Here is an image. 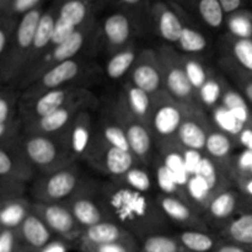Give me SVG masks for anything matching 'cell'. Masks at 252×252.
Instances as JSON below:
<instances>
[{
    "mask_svg": "<svg viewBox=\"0 0 252 252\" xmlns=\"http://www.w3.org/2000/svg\"><path fill=\"white\" fill-rule=\"evenodd\" d=\"M100 199L110 220L129 230L140 241L165 234L170 220L149 193L134 191L115 181L100 186Z\"/></svg>",
    "mask_w": 252,
    "mask_h": 252,
    "instance_id": "1",
    "label": "cell"
},
{
    "mask_svg": "<svg viewBox=\"0 0 252 252\" xmlns=\"http://www.w3.org/2000/svg\"><path fill=\"white\" fill-rule=\"evenodd\" d=\"M22 147L36 170L42 175H49L76 164L65 135H46L25 133Z\"/></svg>",
    "mask_w": 252,
    "mask_h": 252,
    "instance_id": "2",
    "label": "cell"
},
{
    "mask_svg": "<svg viewBox=\"0 0 252 252\" xmlns=\"http://www.w3.org/2000/svg\"><path fill=\"white\" fill-rule=\"evenodd\" d=\"M98 31H100V27H98L95 17H93L85 25L79 27L66 41L62 42L58 46L52 47L36 64L27 69L19 80L20 88L25 90L56 65L69 61V59L78 58L84 47L95 38Z\"/></svg>",
    "mask_w": 252,
    "mask_h": 252,
    "instance_id": "3",
    "label": "cell"
},
{
    "mask_svg": "<svg viewBox=\"0 0 252 252\" xmlns=\"http://www.w3.org/2000/svg\"><path fill=\"white\" fill-rule=\"evenodd\" d=\"M43 12V7L38 6L20 17L11 49L6 58L0 62V79L2 85H11L15 81L19 83L26 69L37 27Z\"/></svg>",
    "mask_w": 252,
    "mask_h": 252,
    "instance_id": "4",
    "label": "cell"
},
{
    "mask_svg": "<svg viewBox=\"0 0 252 252\" xmlns=\"http://www.w3.org/2000/svg\"><path fill=\"white\" fill-rule=\"evenodd\" d=\"M192 106L177 101L165 89L153 95L150 130L158 147L176 140L177 132Z\"/></svg>",
    "mask_w": 252,
    "mask_h": 252,
    "instance_id": "5",
    "label": "cell"
},
{
    "mask_svg": "<svg viewBox=\"0 0 252 252\" xmlns=\"http://www.w3.org/2000/svg\"><path fill=\"white\" fill-rule=\"evenodd\" d=\"M78 167L71 166L62 169L49 175H42L30 187V193L34 202L44 203H64L76 193L88 182Z\"/></svg>",
    "mask_w": 252,
    "mask_h": 252,
    "instance_id": "6",
    "label": "cell"
},
{
    "mask_svg": "<svg viewBox=\"0 0 252 252\" xmlns=\"http://www.w3.org/2000/svg\"><path fill=\"white\" fill-rule=\"evenodd\" d=\"M108 112L125 130L130 152L137 158L139 164H149L152 159L153 144L155 143L150 128L133 115L121 95H118L117 98L111 103Z\"/></svg>",
    "mask_w": 252,
    "mask_h": 252,
    "instance_id": "7",
    "label": "cell"
},
{
    "mask_svg": "<svg viewBox=\"0 0 252 252\" xmlns=\"http://www.w3.org/2000/svg\"><path fill=\"white\" fill-rule=\"evenodd\" d=\"M161 63L164 88L170 95L180 102L187 105H198L197 91L189 83L181 59V52L176 51L171 44H161L157 49Z\"/></svg>",
    "mask_w": 252,
    "mask_h": 252,
    "instance_id": "8",
    "label": "cell"
},
{
    "mask_svg": "<svg viewBox=\"0 0 252 252\" xmlns=\"http://www.w3.org/2000/svg\"><path fill=\"white\" fill-rule=\"evenodd\" d=\"M83 160L95 170L110 176L112 181L122 177L126 172L139 164L133 153L108 144L96 133Z\"/></svg>",
    "mask_w": 252,
    "mask_h": 252,
    "instance_id": "9",
    "label": "cell"
},
{
    "mask_svg": "<svg viewBox=\"0 0 252 252\" xmlns=\"http://www.w3.org/2000/svg\"><path fill=\"white\" fill-rule=\"evenodd\" d=\"M90 95H93V93L83 85H70L56 89L31 100L20 101L19 113L25 125V123L46 117L68 103L79 98L88 97Z\"/></svg>",
    "mask_w": 252,
    "mask_h": 252,
    "instance_id": "10",
    "label": "cell"
},
{
    "mask_svg": "<svg viewBox=\"0 0 252 252\" xmlns=\"http://www.w3.org/2000/svg\"><path fill=\"white\" fill-rule=\"evenodd\" d=\"M89 70H90V65L84 59L74 58L63 62L43 74L29 88L25 89L22 91L20 101L31 100L56 89L79 85V80H81Z\"/></svg>",
    "mask_w": 252,
    "mask_h": 252,
    "instance_id": "11",
    "label": "cell"
},
{
    "mask_svg": "<svg viewBox=\"0 0 252 252\" xmlns=\"http://www.w3.org/2000/svg\"><path fill=\"white\" fill-rule=\"evenodd\" d=\"M96 106H97V98L94 94L88 97L79 98L46 117L25 123L24 132L46 135H65L71 123L81 111L91 110Z\"/></svg>",
    "mask_w": 252,
    "mask_h": 252,
    "instance_id": "12",
    "label": "cell"
},
{
    "mask_svg": "<svg viewBox=\"0 0 252 252\" xmlns=\"http://www.w3.org/2000/svg\"><path fill=\"white\" fill-rule=\"evenodd\" d=\"M63 204L84 229L110 220L101 203L100 186L94 180L89 179L88 182Z\"/></svg>",
    "mask_w": 252,
    "mask_h": 252,
    "instance_id": "13",
    "label": "cell"
},
{
    "mask_svg": "<svg viewBox=\"0 0 252 252\" xmlns=\"http://www.w3.org/2000/svg\"><path fill=\"white\" fill-rule=\"evenodd\" d=\"M32 213L44 221L56 238L68 243H78L85 230L63 203L32 201Z\"/></svg>",
    "mask_w": 252,
    "mask_h": 252,
    "instance_id": "14",
    "label": "cell"
},
{
    "mask_svg": "<svg viewBox=\"0 0 252 252\" xmlns=\"http://www.w3.org/2000/svg\"><path fill=\"white\" fill-rule=\"evenodd\" d=\"M216 128L201 106H192L176 135V142L184 149L204 154L207 139Z\"/></svg>",
    "mask_w": 252,
    "mask_h": 252,
    "instance_id": "15",
    "label": "cell"
},
{
    "mask_svg": "<svg viewBox=\"0 0 252 252\" xmlns=\"http://www.w3.org/2000/svg\"><path fill=\"white\" fill-rule=\"evenodd\" d=\"M129 81L150 95L164 90V76L157 49L145 48L139 51L129 71Z\"/></svg>",
    "mask_w": 252,
    "mask_h": 252,
    "instance_id": "16",
    "label": "cell"
},
{
    "mask_svg": "<svg viewBox=\"0 0 252 252\" xmlns=\"http://www.w3.org/2000/svg\"><path fill=\"white\" fill-rule=\"evenodd\" d=\"M155 198L167 219L182 228V230L209 231V225L203 213L196 207L171 194L159 193Z\"/></svg>",
    "mask_w": 252,
    "mask_h": 252,
    "instance_id": "17",
    "label": "cell"
},
{
    "mask_svg": "<svg viewBox=\"0 0 252 252\" xmlns=\"http://www.w3.org/2000/svg\"><path fill=\"white\" fill-rule=\"evenodd\" d=\"M137 22L132 15L123 10L105 17L100 26V36L106 49L111 54L132 43L137 30Z\"/></svg>",
    "mask_w": 252,
    "mask_h": 252,
    "instance_id": "18",
    "label": "cell"
},
{
    "mask_svg": "<svg viewBox=\"0 0 252 252\" xmlns=\"http://www.w3.org/2000/svg\"><path fill=\"white\" fill-rule=\"evenodd\" d=\"M150 17L157 33L169 44H177L184 30L181 7L175 1L155 0L150 7Z\"/></svg>",
    "mask_w": 252,
    "mask_h": 252,
    "instance_id": "19",
    "label": "cell"
},
{
    "mask_svg": "<svg viewBox=\"0 0 252 252\" xmlns=\"http://www.w3.org/2000/svg\"><path fill=\"white\" fill-rule=\"evenodd\" d=\"M244 202V194L238 189L229 187L217 193L211 199L207 208L204 209L203 216L208 225H214L220 229L238 216L243 208Z\"/></svg>",
    "mask_w": 252,
    "mask_h": 252,
    "instance_id": "20",
    "label": "cell"
},
{
    "mask_svg": "<svg viewBox=\"0 0 252 252\" xmlns=\"http://www.w3.org/2000/svg\"><path fill=\"white\" fill-rule=\"evenodd\" d=\"M36 167L25 153L22 142L0 147V179H11L29 184L33 180Z\"/></svg>",
    "mask_w": 252,
    "mask_h": 252,
    "instance_id": "21",
    "label": "cell"
},
{
    "mask_svg": "<svg viewBox=\"0 0 252 252\" xmlns=\"http://www.w3.org/2000/svg\"><path fill=\"white\" fill-rule=\"evenodd\" d=\"M238 145V140L235 138L216 127L207 139L203 155L213 161L218 169H220L230 179L234 161L233 152Z\"/></svg>",
    "mask_w": 252,
    "mask_h": 252,
    "instance_id": "22",
    "label": "cell"
},
{
    "mask_svg": "<svg viewBox=\"0 0 252 252\" xmlns=\"http://www.w3.org/2000/svg\"><path fill=\"white\" fill-rule=\"evenodd\" d=\"M245 197V196H244ZM218 236L223 240L238 244L252 252V201L246 198L238 216L218 229Z\"/></svg>",
    "mask_w": 252,
    "mask_h": 252,
    "instance_id": "23",
    "label": "cell"
},
{
    "mask_svg": "<svg viewBox=\"0 0 252 252\" xmlns=\"http://www.w3.org/2000/svg\"><path fill=\"white\" fill-rule=\"evenodd\" d=\"M78 243L88 244H126L139 248L138 239L121 224L113 220H105L85 229Z\"/></svg>",
    "mask_w": 252,
    "mask_h": 252,
    "instance_id": "24",
    "label": "cell"
},
{
    "mask_svg": "<svg viewBox=\"0 0 252 252\" xmlns=\"http://www.w3.org/2000/svg\"><path fill=\"white\" fill-rule=\"evenodd\" d=\"M223 64L225 70H236L252 75V38H239L226 34L223 39Z\"/></svg>",
    "mask_w": 252,
    "mask_h": 252,
    "instance_id": "25",
    "label": "cell"
},
{
    "mask_svg": "<svg viewBox=\"0 0 252 252\" xmlns=\"http://www.w3.org/2000/svg\"><path fill=\"white\" fill-rule=\"evenodd\" d=\"M94 134H95V126L93 123L90 110L81 111L66 132L71 152L78 160L84 159L93 143Z\"/></svg>",
    "mask_w": 252,
    "mask_h": 252,
    "instance_id": "26",
    "label": "cell"
},
{
    "mask_svg": "<svg viewBox=\"0 0 252 252\" xmlns=\"http://www.w3.org/2000/svg\"><path fill=\"white\" fill-rule=\"evenodd\" d=\"M57 15H58V5H53L48 10H46L43 15H42L41 21H39L38 27H37L36 36H34L33 44H32L31 52H30L29 61H27L25 71L31 68L33 64H36L51 49L52 37H53L54 26H56Z\"/></svg>",
    "mask_w": 252,
    "mask_h": 252,
    "instance_id": "27",
    "label": "cell"
},
{
    "mask_svg": "<svg viewBox=\"0 0 252 252\" xmlns=\"http://www.w3.org/2000/svg\"><path fill=\"white\" fill-rule=\"evenodd\" d=\"M17 233L21 236L22 241L33 252H39L49 241L56 238L51 229L34 213L27 217L26 220L17 229Z\"/></svg>",
    "mask_w": 252,
    "mask_h": 252,
    "instance_id": "28",
    "label": "cell"
},
{
    "mask_svg": "<svg viewBox=\"0 0 252 252\" xmlns=\"http://www.w3.org/2000/svg\"><path fill=\"white\" fill-rule=\"evenodd\" d=\"M133 115L150 128L153 115V95L133 85L129 80L123 84L120 94Z\"/></svg>",
    "mask_w": 252,
    "mask_h": 252,
    "instance_id": "29",
    "label": "cell"
},
{
    "mask_svg": "<svg viewBox=\"0 0 252 252\" xmlns=\"http://www.w3.org/2000/svg\"><path fill=\"white\" fill-rule=\"evenodd\" d=\"M32 213V201L26 197L0 203V228L17 229Z\"/></svg>",
    "mask_w": 252,
    "mask_h": 252,
    "instance_id": "30",
    "label": "cell"
},
{
    "mask_svg": "<svg viewBox=\"0 0 252 252\" xmlns=\"http://www.w3.org/2000/svg\"><path fill=\"white\" fill-rule=\"evenodd\" d=\"M93 0H63L58 5V17L70 26L79 29L94 17Z\"/></svg>",
    "mask_w": 252,
    "mask_h": 252,
    "instance_id": "31",
    "label": "cell"
},
{
    "mask_svg": "<svg viewBox=\"0 0 252 252\" xmlns=\"http://www.w3.org/2000/svg\"><path fill=\"white\" fill-rule=\"evenodd\" d=\"M138 54H139V51L135 47L134 42L128 44L125 48L120 49L116 53L111 54L105 66L106 75L112 80H118L127 73L129 74Z\"/></svg>",
    "mask_w": 252,
    "mask_h": 252,
    "instance_id": "32",
    "label": "cell"
},
{
    "mask_svg": "<svg viewBox=\"0 0 252 252\" xmlns=\"http://www.w3.org/2000/svg\"><path fill=\"white\" fill-rule=\"evenodd\" d=\"M191 9L196 11L204 25L213 30H219L226 21V14L220 0H189Z\"/></svg>",
    "mask_w": 252,
    "mask_h": 252,
    "instance_id": "33",
    "label": "cell"
},
{
    "mask_svg": "<svg viewBox=\"0 0 252 252\" xmlns=\"http://www.w3.org/2000/svg\"><path fill=\"white\" fill-rule=\"evenodd\" d=\"M220 105L230 111L245 128L252 129V107L238 89L226 86Z\"/></svg>",
    "mask_w": 252,
    "mask_h": 252,
    "instance_id": "34",
    "label": "cell"
},
{
    "mask_svg": "<svg viewBox=\"0 0 252 252\" xmlns=\"http://www.w3.org/2000/svg\"><path fill=\"white\" fill-rule=\"evenodd\" d=\"M175 236L189 252H212L220 241L218 235L203 230H182Z\"/></svg>",
    "mask_w": 252,
    "mask_h": 252,
    "instance_id": "35",
    "label": "cell"
},
{
    "mask_svg": "<svg viewBox=\"0 0 252 252\" xmlns=\"http://www.w3.org/2000/svg\"><path fill=\"white\" fill-rule=\"evenodd\" d=\"M95 133L97 135H100L108 144L113 145L116 148H120L122 150L130 152V148L129 144H128L125 130L122 129V127L118 125L117 121L112 117V115L110 112H107V115L102 116V118L98 122L97 127L95 128Z\"/></svg>",
    "mask_w": 252,
    "mask_h": 252,
    "instance_id": "36",
    "label": "cell"
},
{
    "mask_svg": "<svg viewBox=\"0 0 252 252\" xmlns=\"http://www.w3.org/2000/svg\"><path fill=\"white\" fill-rule=\"evenodd\" d=\"M226 86H228L226 81L213 71L208 78V80L204 83V85L197 93L198 105L203 110L204 108H209L212 111L214 107L220 105L221 97H223Z\"/></svg>",
    "mask_w": 252,
    "mask_h": 252,
    "instance_id": "37",
    "label": "cell"
},
{
    "mask_svg": "<svg viewBox=\"0 0 252 252\" xmlns=\"http://www.w3.org/2000/svg\"><path fill=\"white\" fill-rule=\"evenodd\" d=\"M182 19H184V30L181 32L179 42L176 46H179V49L181 53L185 54H194L202 53L208 48V41L207 37L199 31L198 29L193 26V25L189 24L185 20V11L181 9Z\"/></svg>",
    "mask_w": 252,
    "mask_h": 252,
    "instance_id": "38",
    "label": "cell"
},
{
    "mask_svg": "<svg viewBox=\"0 0 252 252\" xmlns=\"http://www.w3.org/2000/svg\"><path fill=\"white\" fill-rule=\"evenodd\" d=\"M139 252H189L175 235L157 234L140 241Z\"/></svg>",
    "mask_w": 252,
    "mask_h": 252,
    "instance_id": "39",
    "label": "cell"
},
{
    "mask_svg": "<svg viewBox=\"0 0 252 252\" xmlns=\"http://www.w3.org/2000/svg\"><path fill=\"white\" fill-rule=\"evenodd\" d=\"M181 59L182 63H184L187 76L189 79V83L193 86L194 90L198 93V90L208 80V78L213 73V70L207 68L199 59H197V57L191 56V54L181 53Z\"/></svg>",
    "mask_w": 252,
    "mask_h": 252,
    "instance_id": "40",
    "label": "cell"
},
{
    "mask_svg": "<svg viewBox=\"0 0 252 252\" xmlns=\"http://www.w3.org/2000/svg\"><path fill=\"white\" fill-rule=\"evenodd\" d=\"M212 121L218 129L228 133L235 139H238V137L244 132V129H246L245 126L239 122L235 116L221 105H218L212 110Z\"/></svg>",
    "mask_w": 252,
    "mask_h": 252,
    "instance_id": "41",
    "label": "cell"
},
{
    "mask_svg": "<svg viewBox=\"0 0 252 252\" xmlns=\"http://www.w3.org/2000/svg\"><path fill=\"white\" fill-rule=\"evenodd\" d=\"M228 33L239 38H252V12L245 9L226 15Z\"/></svg>",
    "mask_w": 252,
    "mask_h": 252,
    "instance_id": "42",
    "label": "cell"
},
{
    "mask_svg": "<svg viewBox=\"0 0 252 252\" xmlns=\"http://www.w3.org/2000/svg\"><path fill=\"white\" fill-rule=\"evenodd\" d=\"M116 184L122 185V186L128 187L134 191L143 192V193H149L153 189L152 177L149 172L140 166H134L126 172L122 177L116 180Z\"/></svg>",
    "mask_w": 252,
    "mask_h": 252,
    "instance_id": "43",
    "label": "cell"
},
{
    "mask_svg": "<svg viewBox=\"0 0 252 252\" xmlns=\"http://www.w3.org/2000/svg\"><path fill=\"white\" fill-rule=\"evenodd\" d=\"M20 17L1 15L0 17V62L4 61L11 49Z\"/></svg>",
    "mask_w": 252,
    "mask_h": 252,
    "instance_id": "44",
    "label": "cell"
},
{
    "mask_svg": "<svg viewBox=\"0 0 252 252\" xmlns=\"http://www.w3.org/2000/svg\"><path fill=\"white\" fill-rule=\"evenodd\" d=\"M17 107V95L12 85H2L0 91V123L9 122L15 120L19 116L16 115Z\"/></svg>",
    "mask_w": 252,
    "mask_h": 252,
    "instance_id": "45",
    "label": "cell"
},
{
    "mask_svg": "<svg viewBox=\"0 0 252 252\" xmlns=\"http://www.w3.org/2000/svg\"><path fill=\"white\" fill-rule=\"evenodd\" d=\"M0 252H33L22 241L17 230L0 228Z\"/></svg>",
    "mask_w": 252,
    "mask_h": 252,
    "instance_id": "46",
    "label": "cell"
},
{
    "mask_svg": "<svg viewBox=\"0 0 252 252\" xmlns=\"http://www.w3.org/2000/svg\"><path fill=\"white\" fill-rule=\"evenodd\" d=\"M29 186L26 182L11 179H0V203L25 197Z\"/></svg>",
    "mask_w": 252,
    "mask_h": 252,
    "instance_id": "47",
    "label": "cell"
},
{
    "mask_svg": "<svg viewBox=\"0 0 252 252\" xmlns=\"http://www.w3.org/2000/svg\"><path fill=\"white\" fill-rule=\"evenodd\" d=\"M80 252H138L139 248L126 245V244H88L78 243Z\"/></svg>",
    "mask_w": 252,
    "mask_h": 252,
    "instance_id": "48",
    "label": "cell"
},
{
    "mask_svg": "<svg viewBox=\"0 0 252 252\" xmlns=\"http://www.w3.org/2000/svg\"><path fill=\"white\" fill-rule=\"evenodd\" d=\"M42 1L43 0H12L4 10H1V15L21 17L31 10L41 6Z\"/></svg>",
    "mask_w": 252,
    "mask_h": 252,
    "instance_id": "49",
    "label": "cell"
},
{
    "mask_svg": "<svg viewBox=\"0 0 252 252\" xmlns=\"http://www.w3.org/2000/svg\"><path fill=\"white\" fill-rule=\"evenodd\" d=\"M115 1L122 7L123 11L130 14L138 21V16L143 11L147 10L150 14V7L155 0H115Z\"/></svg>",
    "mask_w": 252,
    "mask_h": 252,
    "instance_id": "50",
    "label": "cell"
},
{
    "mask_svg": "<svg viewBox=\"0 0 252 252\" xmlns=\"http://www.w3.org/2000/svg\"><path fill=\"white\" fill-rule=\"evenodd\" d=\"M231 78L235 80L238 90L244 95L252 107V75L236 70H229Z\"/></svg>",
    "mask_w": 252,
    "mask_h": 252,
    "instance_id": "51",
    "label": "cell"
},
{
    "mask_svg": "<svg viewBox=\"0 0 252 252\" xmlns=\"http://www.w3.org/2000/svg\"><path fill=\"white\" fill-rule=\"evenodd\" d=\"M230 180L234 186L246 197L252 201V176L243 172H233L230 175Z\"/></svg>",
    "mask_w": 252,
    "mask_h": 252,
    "instance_id": "52",
    "label": "cell"
},
{
    "mask_svg": "<svg viewBox=\"0 0 252 252\" xmlns=\"http://www.w3.org/2000/svg\"><path fill=\"white\" fill-rule=\"evenodd\" d=\"M69 250H70V243L59 238H54L39 252H68Z\"/></svg>",
    "mask_w": 252,
    "mask_h": 252,
    "instance_id": "53",
    "label": "cell"
},
{
    "mask_svg": "<svg viewBox=\"0 0 252 252\" xmlns=\"http://www.w3.org/2000/svg\"><path fill=\"white\" fill-rule=\"evenodd\" d=\"M212 252H249V251H246L245 249L241 248V246L238 245V244H234L231 243V241L220 239L218 245L216 246V249H214Z\"/></svg>",
    "mask_w": 252,
    "mask_h": 252,
    "instance_id": "54",
    "label": "cell"
},
{
    "mask_svg": "<svg viewBox=\"0 0 252 252\" xmlns=\"http://www.w3.org/2000/svg\"><path fill=\"white\" fill-rule=\"evenodd\" d=\"M223 9L226 15H230L233 12L239 11L245 5V0H220Z\"/></svg>",
    "mask_w": 252,
    "mask_h": 252,
    "instance_id": "55",
    "label": "cell"
},
{
    "mask_svg": "<svg viewBox=\"0 0 252 252\" xmlns=\"http://www.w3.org/2000/svg\"><path fill=\"white\" fill-rule=\"evenodd\" d=\"M236 140L239 145H243L245 149L252 150V129H249V128L244 129V132L239 135Z\"/></svg>",
    "mask_w": 252,
    "mask_h": 252,
    "instance_id": "56",
    "label": "cell"
},
{
    "mask_svg": "<svg viewBox=\"0 0 252 252\" xmlns=\"http://www.w3.org/2000/svg\"><path fill=\"white\" fill-rule=\"evenodd\" d=\"M11 1L12 0H0V11H1V10H4L5 7H6Z\"/></svg>",
    "mask_w": 252,
    "mask_h": 252,
    "instance_id": "57",
    "label": "cell"
},
{
    "mask_svg": "<svg viewBox=\"0 0 252 252\" xmlns=\"http://www.w3.org/2000/svg\"><path fill=\"white\" fill-rule=\"evenodd\" d=\"M187 1H189V0H175V2H176V4H182V2H186L187 4Z\"/></svg>",
    "mask_w": 252,
    "mask_h": 252,
    "instance_id": "58",
    "label": "cell"
},
{
    "mask_svg": "<svg viewBox=\"0 0 252 252\" xmlns=\"http://www.w3.org/2000/svg\"><path fill=\"white\" fill-rule=\"evenodd\" d=\"M248 174H249V175H251V176H252V167H251V169H250V171L248 172Z\"/></svg>",
    "mask_w": 252,
    "mask_h": 252,
    "instance_id": "59",
    "label": "cell"
},
{
    "mask_svg": "<svg viewBox=\"0 0 252 252\" xmlns=\"http://www.w3.org/2000/svg\"><path fill=\"white\" fill-rule=\"evenodd\" d=\"M138 252H139V251H138Z\"/></svg>",
    "mask_w": 252,
    "mask_h": 252,
    "instance_id": "60",
    "label": "cell"
}]
</instances>
